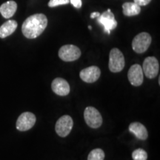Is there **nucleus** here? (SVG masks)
<instances>
[{
    "label": "nucleus",
    "instance_id": "aec40b11",
    "mask_svg": "<svg viewBox=\"0 0 160 160\" xmlns=\"http://www.w3.org/2000/svg\"><path fill=\"white\" fill-rule=\"evenodd\" d=\"M151 0H133V2L139 6H145L151 2Z\"/></svg>",
    "mask_w": 160,
    "mask_h": 160
},
{
    "label": "nucleus",
    "instance_id": "2eb2a0df",
    "mask_svg": "<svg viewBox=\"0 0 160 160\" xmlns=\"http://www.w3.org/2000/svg\"><path fill=\"white\" fill-rule=\"evenodd\" d=\"M17 26L18 24L15 20L10 19L8 21L5 22L0 27V38L4 39V38L11 36L12 33H14L16 29L17 28Z\"/></svg>",
    "mask_w": 160,
    "mask_h": 160
},
{
    "label": "nucleus",
    "instance_id": "20e7f679",
    "mask_svg": "<svg viewBox=\"0 0 160 160\" xmlns=\"http://www.w3.org/2000/svg\"><path fill=\"white\" fill-rule=\"evenodd\" d=\"M84 119L86 124L91 128H98L102 124V117L97 108L87 107L84 111Z\"/></svg>",
    "mask_w": 160,
    "mask_h": 160
},
{
    "label": "nucleus",
    "instance_id": "39448f33",
    "mask_svg": "<svg viewBox=\"0 0 160 160\" xmlns=\"http://www.w3.org/2000/svg\"><path fill=\"white\" fill-rule=\"evenodd\" d=\"M59 57L62 61L73 62L81 57V51L76 45H65L60 48Z\"/></svg>",
    "mask_w": 160,
    "mask_h": 160
},
{
    "label": "nucleus",
    "instance_id": "9d476101",
    "mask_svg": "<svg viewBox=\"0 0 160 160\" xmlns=\"http://www.w3.org/2000/svg\"><path fill=\"white\" fill-rule=\"evenodd\" d=\"M128 78L133 86L138 87L141 85L144 80V73L141 66L138 64L132 65L128 73Z\"/></svg>",
    "mask_w": 160,
    "mask_h": 160
},
{
    "label": "nucleus",
    "instance_id": "423d86ee",
    "mask_svg": "<svg viewBox=\"0 0 160 160\" xmlns=\"http://www.w3.org/2000/svg\"><path fill=\"white\" fill-rule=\"evenodd\" d=\"M73 126V121L71 117L64 115L57 120L55 125V131L59 137H66L71 133Z\"/></svg>",
    "mask_w": 160,
    "mask_h": 160
},
{
    "label": "nucleus",
    "instance_id": "9b49d317",
    "mask_svg": "<svg viewBox=\"0 0 160 160\" xmlns=\"http://www.w3.org/2000/svg\"><path fill=\"white\" fill-rule=\"evenodd\" d=\"M101 75V71L97 66H91L82 70L79 77L82 81L87 83H93L97 82Z\"/></svg>",
    "mask_w": 160,
    "mask_h": 160
},
{
    "label": "nucleus",
    "instance_id": "6e6552de",
    "mask_svg": "<svg viewBox=\"0 0 160 160\" xmlns=\"http://www.w3.org/2000/svg\"><path fill=\"white\" fill-rule=\"evenodd\" d=\"M143 73L148 79H153L157 77L159 71V64L154 57H148L144 60L142 67Z\"/></svg>",
    "mask_w": 160,
    "mask_h": 160
},
{
    "label": "nucleus",
    "instance_id": "0eeeda50",
    "mask_svg": "<svg viewBox=\"0 0 160 160\" xmlns=\"http://www.w3.org/2000/svg\"><path fill=\"white\" fill-rule=\"evenodd\" d=\"M97 22L103 26L104 31L108 34H111L112 30H114L117 27V22L111 9H108L107 11L100 14L99 17H97Z\"/></svg>",
    "mask_w": 160,
    "mask_h": 160
},
{
    "label": "nucleus",
    "instance_id": "f257e3e1",
    "mask_svg": "<svg viewBox=\"0 0 160 160\" xmlns=\"http://www.w3.org/2000/svg\"><path fill=\"white\" fill-rule=\"evenodd\" d=\"M47 25V17L43 13H36L25 20L22 26V31L28 39H36L43 33Z\"/></svg>",
    "mask_w": 160,
    "mask_h": 160
},
{
    "label": "nucleus",
    "instance_id": "a211bd4d",
    "mask_svg": "<svg viewBox=\"0 0 160 160\" xmlns=\"http://www.w3.org/2000/svg\"><path fill=\"white\" fill-rule=\"evenodd\" d=\"M132 158L133 160H147L148 153L145 150L139 148L132 153Z\"/></svg>",
    "mask_w": 160,
    "mask_h": 160
},
{
    "label": "nucleus",
    "instance_id": "4be33fe9",
    "mask_svg": "<svg viewBox=\"0 0 160 160\" xmlns=\"http://www.w3.org/2000/svg\"><path fill=\"white\" fill-rule=\"evenodd\" d=\"M100 16V13L99 12H93L91 14V19H93V18H97Z\"/></svg>",
    "mask_w": 160,
    "mask_h": 160
},
{
    "label": "nucleus",
    "instance_id": "f03ea898",
    "mask_svg": "<svg viewBox=\"0 0 160 160\" xmlns=\"http://www.w3.org/2000/svg\"><path fill=\"white\" fill-rule=\"evenodd\" d=\"M125 61L123 53L119 49L114 48L109 53V70L112 73H119L125 67Z\"/></svg>",
    "mask_w": 160,
    "mask_h": 160
},
{
    "label": "nucleus",
    "instance_id": "7ed1b4c3",
    "mask_svg": "<svg viewBox=\"0 0 160 160\" xmlns=\"http://www.w3.org/2000/svg\"><path fill=\"white\" fill-rule=\"evenodd\" d=\"M152 38L148 33L142 32L136 36L132 41V48L137 53H143L148 49Z\"/></svg>",
    "mask_w": 160,
    "mask_h": 160
},
{
    "label": "nucleus",
    "instance_id": "f8f14e48",
    "mask_svg": "<svg viewBox=\"0 0 160 160\" xmlns=\"http://www.w3.org/2000/svg\"><path fill=\"white\" fill-rule=\"evenodd\" d=\"M51 88L56 94L60 97H65L70 93V85L68 82L62 78H56L51 83Z\"/></svg>",
    "mask_w": 160,
    "mask_h": 160
},
{
    "label": "nucleus",
    "instance_id": "1a4fd4ad",
    "mask_svg": "<svg viewBox=\"0 0 160 160\" xmlns=\"http://www.w3.org/2000/svg\"><path fill=\"white\" fill-rule=\"evenodd\" d=\"M37 121L36 116L31 112H25L19 116L17 121V129L19 131H26L31 129Z\"/></svg>",
    "mask_w": 160,
    "mask_h": 160
},
{
    "label": "nucleus",
    "instance_id": "4468645a",
    "mask_svg": "<svg viewBox=\"0 0 160 160\" xmlns=\"http://www.w3.org/2000/svg\"><path fill=\"white\" fill-rule=\"evenodd\" d=\"M17 9V4L14 1H8L0 6V13L5 19H9L15 14Z\"/></svg>",
    "mask_w": 160,
    "mask_h": 160
},
{
    "label": "nucleus",
    "instance_id": "412c9836",
    "mask_svg": "<svg viewBox=\"0 0 160 160\" xmlns=\"http://www.w3.org/2000/svg\"><path fill=\"white\" fill-rule=\"evenodd\" d=\"M70 2L72 4V5H73L76 8H80L82 7V0H69Z\"/></svg>",
    "mask_w": 160,
    "mask_h": 160
},
{
    "label": "nucleus",
    "instance_id": "dca6fc26",
    "mask_svg": "<svg viewBox=\"0 0 160 160\" xmlns=\"http://www.w3.org/2000/svg\"><path fill=\"white\" fill-rule=\"evenodd\" d=\"M123 14L126 17H133L139 15L141 8L134 2H125L122 5Z\"/></svg>",
    "mask_w": 160,
    "mask_h": 160
},
{
    "label": "nucleus",
    "instance_id": "5701e85b",
    "mask_svg": "<svg viewBox=\"0 0 160 160\" xmlns=\"http://www.w3.org/2000/svg\"><path fill=\"white\" fill-rule=\"evenodd\" d=\"M88 28L90 29V30H91L92 29V28H91V26H88Z\"/></svg>",
    "mask_w": 160,
    "mask_h": 160
},
{
    "label": "nucleus",
    "instance_id": "6ab92c4d",
    "mask_svg": "<svg viewBox=\"0 0 160 160\" xmlns=\"http://www.w3.org/2000/svg\"><path fill=\"white\" fill-rule=\"evenodd\" d=\"M69 0H50L48 6L50 8H54L57 6L67 5L69 3Z\"/></svg>",
    "mask_w": 160,
    "mask_h": 160
},
{
    "label": "nucleus",
    "instance_id": "ddd939ff",
    "mask_svg": "<svg viewBox=\"0 0 160 160\" xmlns=\"http://www.w3.org/2000/svg\"><path fill=\"white\" fill-rule=\"evenodd\" d=\"M128 129L131 133L134 134L135 137L140 140H146L148 137L145 126L140 122H132L130 124Z\"/></svg>",
    "mask_w": 160,
    "mask_h": 160
},
{
    "label": "nucleus",
    "instance_id": "f3484780",
    "mask_svg": "<svg viewBox=\"0 0 160 160\" xmlns=\"http://www.w3.org/2000/svg\"><path fill=\"white\" fill-rule=\"evenodd\" d=\"M105 159V153L103 150L96 148L90 152L88 157V160H104Z\"/></svg>",
    "mask_w": 160,
    "mask_h": 160
}]
</instances>
